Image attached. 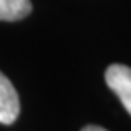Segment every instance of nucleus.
<instances>
[{"label": "nucleus", "instance_id": "nucleus-2", "mask_svg": "<svg viewBox=\"0 0 131 131\" xmlns=\"http://www.w3.org/2000/svg\"><path fill=\"white\" fill-rule=\"evenodd\" d=\"M20 102L12 82L0 72V123L12 124L19 117Z\"/></svg>", "mask_w": 131, "mask_h": 131}, {"label": "nucleus", "instance_id": "nucleus-3", "mask_svg": "<svg viewBox=\"0 0 131 131\" xmlns=\"http://www.w3.org/2000/svg\"><path fill=\"white\" fill-rule=\"evenodd\" d=\"M31 0H0V20H19L31 14Z\"/></svg>", "mask_w": 131, "mask_h": 131}, {"label": "nucleus", "instance_id": "nucleus-4", "mask_svg": "<svg viewBox=\"0 0 131 131\" xmlns=\"http://www.w3.org/2000/svg\"><path fill=\"white\" fill-rule=\"evenodd\" d=\"M82 131H107V129H104V128H101V126H94V124H90V126H85Z\"/></svg>", "mask_w": 131, "mask_h": 131}, {"label": "nucleus", "instance_id": "nucleus-1", "mask_svg": "<svg viewBox=\"0 0 131 131\" xmlns=\"http://www.w3.org/2000/svg\"><path fill=\"white\" fill-rule=\"evenodd\" d=\"M106 83L131 114V68L119 63L109 65L106 70Z\"/></svg>", "mask_w": 131, "mask_h": 131}]
</instances>
